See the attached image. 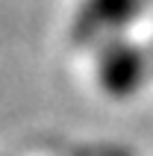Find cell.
Instances as JSON below:
<instances>
[{"label":"cell","mask_w":153,"mask_h":156,"mask_svg":"<svg viewBox=\"0 0 153 156\" xmlns=\"http://www.w3.org/2000/svg\"><path fill=\"white\" fill-rule=\"evenodd\" d=\"M144 6L147 0H83L71 24V38L76 44H88L106 33H115Z\"/></svg>","instance_id":"2"},{"label":"cell","mask_w":153,"mask_h":156,"mask_svg":"<svg viewBox=\"0 0 153 156\" xmlns=\"http://www.w3.org/2000/svg\"><path fill=\"white\" fill-rule=\"evenodd\" d=\"M147 53V68H150V77H153V50H144Z\"/></svg>","instance_id":"4"},{"label":"cell","mask_w":153,"mask_h":156,"mask_svg":"<svg viewBox=\"0 0 153 156\" xmlns=\"http://www.w3.org/2000/svg\"><path fill=\"white\" fill-rule=\"evenodd\" d=\"M59 156H133L130 147H121V144H68V147L56 150Z\"/></svg>","instance_id":"3"},{"label":"cell","mask_w":153,"mask_h":156,"mask_svg":"<svg viewBox=\"0 0 153 156\" xmlns=\"http://www.w3.org/2000/svg\"><path fill=\"white\" fill-rule=\"evenodd\" d=\"M97 77L100 86L112 97H130L150 80L144 47L130 41H109L97 56Z\"/></svg>","instance_id":"1"}]
</instances>
